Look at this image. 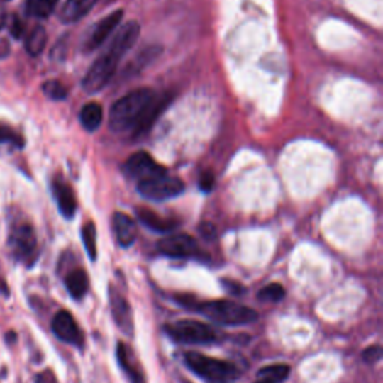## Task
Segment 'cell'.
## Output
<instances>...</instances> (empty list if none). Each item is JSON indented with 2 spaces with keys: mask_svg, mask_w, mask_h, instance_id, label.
Returning a JSON list of instances; mask_svg holds the SVG:
<instances>
[{
  "mask_svg": "<svg viewBox=\"0 0 383 383\" xmlns=\"http://www.w3.org/2000/svg\"><path fill=\"white\" fill-rule=\"evenodd\" d=\"M140 33L141 27L136 21H129L120 27L108 50L90 66V70L83 78V89L87 93H98L109 83V79L117 71L120 60L126 56L129 50H132L140 38Z\"/></svg>",
  "mask_w": 383,
  "mask_h": 383,
  "instance_id": "obj_1",
  "label": "cell"
},
{
  "mask_svg": "<svg viewBox=\"0 0 383 383\" xmlns=\"http://www.w3.org/2000/svg\"><path fill=\"white\" fill-rule=\"evenodd\" d=\"M174 298L182 307L201 313L205 318L218 325L228 326L249 325L256 322L259 318L253 309L235 303V301L231 299L198 301L195 296L184 294H177Z\"/></svg>",
  "mask_w": 383,
  "mask_h": 383,
  "instance_id": "obj_2",
  "label": "cell"
},
{
  "mask_svg": "<svg viewBox=\"0 0 383 383\" xmlns=\"http://www.w3.org/2000/svg\"><path fill=\"white\" fill-rule=\"evenodd\" d=\"M155 96L150 89H138L123 96L109 111V129L117 133L133 131Z\"/></svg>",
  "mask_w": 383,
  "mask_h": 383,
  "instance_id": "obj_3",
  "label": "cell"
},
{
  "mask_svg": "<svg viewBox=\"0 0 383 383\" xmlns=\"http://www.w3.org/2000/svg\"><path fill=\"white\" fill-rule=\"evenodd\" d=\"M184 362L195 374L213 383L229 382L240 376V370L232 362L216 360L199 352L184 353Z\"/></svg>",
  "mask_w": 383,
  "mask_h": 383,
  "instance_id": "obj_4",
  "label": "cell"
},
{
  "mask_svg": "<svg viewBox=\"0 0 383 383\" xmlns=\"http://www.w3.org/2000/svg\"><path fill=\"white\" fill-rule=\"evenodd\" d=\"M8 245L11 256L17 262L32 267L38 259V238L30 223L20 222L9 231Z\"/></svg>",
  "mask_w": 383,
  "mask_h": 383,
  "instance_id": "obj_5",
  "label": "cell"
},
{
  "mask_svg": "<svg viewBox=\"0 0 383 383\" xmlns=\"http://www.w3.org/2000/svg\"><path fill=\"white\" fill-rule=\"evenodd\" d=\"M165 333L170 338L182 345H210L218 340V334L213 326L190 319L167 325Z\"/></svg>",
  "mask_w": 383,
  "mask_h": 383,
  "instance_id": "obj_6",
  "label": "cell"
},
{
  "mask_svg": "<svg viewBox=\"0 0 383 383\" xmlns=\"http://www.w3.org/2000/svg\"><path fill=\"white\" fill-rule=\"evenodd\" d=\"M138 192L150 201H167L182 195L184 192V183L180 179H175V177L162 174L138 182Z\"/></svg>",
  "mask_w": 383,
  "mask_h": 383,
  "instance_id": "obj_7",
  "label": "cell"
},
{
  "mask_svg": "<svg viewBox=\"0 0 383 383\" xmlns=\"http://www.w3.org/2000/svg\"><path fill=\"white\" fill-rule=\"evenodd\" d=\"M157 250L162 255L175 259L198 257L202 255L196 240L187 234H174L162 238L157 243Z\"/></svg>",
  "mask_w": 383,
  "mask_h": 383,
  "instance_id": "obj_8",
  "label": "cell"
},
{
  "mask_svg": "<svg viewBox=\"0 0 383 383\" xmlns=\"http://www.w3.org/2000/svg\"><path fill=\"white\" fill-rule=\"evenodd\" d=\"M51 330L59 340L65 341L67 345H72L77 348H83L84 345V335L81 333L77 321L72 314L66 310L59 311L56 316L52 318Z\"/></svg>",
  "mask_w": 383,
  "mask_h": 383,
  "instance_id": "obj_9",
  "label": "cell"
},
{
  "mask_svg": "<svg viewBox=\"0 0 383 383\" xmlns=\"http://www.w3.org/2000/svg\"><path fill=\"white\" fill-rule=\"evenodd\" d=\"M123 170H125V172L131 177V179H136L138 182L152 179V177H157L162 174H167L165 168L160 167L152 156L144 152L132 155L126 160Z\"/></svg>",
  "mask_w": 383,
  "mask_h": 383,
  "instance_id": "obj_10",
  "label": "cell"
},
{
  "mask_svg": "<svg viewBox=\"0 0 383 383\" xmlns=\"http://www.w3.org/2000/svg\"><path fill=\"white\" fill-rule=\"evenodd\" d=\"M121 18H123V11L118 9L109 13V16L104 17L99 23H96L84 40V50L93 51L98 47H101L106 40V38L116 30V27L120 24Z\"/></svg>",
  "mask_w": 383,
  "mask_h": 383,
  "instance_id": "obj_11",
  "label": "cell"
},
{
  "mask_svg": "<svg viewBox=\"0 0 383 383\" xmlns=\"http://www.w3.org/2000/svg\"><path fill=\"white\" fill-rule=\"evenodd\" d=\"M109 304H111V313L117 326L125 334H132L133 325L129 303L125 296L114 289V286L109 287Z\"/></svg>",
  "mask_w": 383,
  "mask_h": 383,
  "instance_id": "obj_12",
  "label": "cell"
},
{
  "mask_svg": "<svg viewBox=\"0 0 383 383\" xmlns=\"http://www.w3.org/2000/svg\"><path fill=\"white\" fill-rule=\"evenodd\" d=\"M113 229L116 234L117 243L121 248H131L136 240V223L132 221V217L125 213H116L113 217Z\"/></svg>",
  "mask_w": 383,
  "mask_h": 383,
  "instance_id": "obj_13",
  "label": "cell"
},
{
  "mask_svg": "<svg viewBox=\"0 0 383 383\" xmlns=\"http://www.w3.org/2000/svg\"><path fill=\"white\" fill-rule=\"evenodd\" d=\"M171 96L170 94H156L155 99L150 102V105L147 106L145 113L143 114L141 120L136 128L133 129L135 135H143L150 128L153 126V123L159 118V116L163 113V109H165L170 105Z\"/></svg>",
  "mask_w": 383,
  "mask_h": 383,
  "instance_id": "obj_14",
  "label": "cell"
},
{
  "mask_svg": "<svg viewBox=\"0 0 383 383\" xmlns=\"http://www.w3.org/2000/svg\"><path fill=\"white\" fill-rule=\"evenodd\" d=\"M52 194L56 198L59 211L65 218H72L77 213V199L72 189L63 180H56L52 183Z\"/></svg>",
  "mask_w": 383,
  "mask_h": 383,
  "instance_id": "obj_15",
  "label": "cell"
},
{
  "mask_svg": "<svg viewBox=\"0 0 383 383\" xmlns=\"http://www.w3.org/2000/svg\"><path fill=\"white\" fill-rule=\"evenodd\" d=\"M117 362L131 383H147L141 368L136 364L128 346L123 343V341H118L117 343Z\"/></svg>",
  "mask_w": 383,
  "mask_h": 383,
  "instance_id": "obj_16",
  "label": "cell"
},
{
  "mask_svg": "<svg viewBox=\"0 0 383 383\" xmlns=\"http://www.w3.org/2000/svg\"><path fill=\"white\" fill-rule=\"evenodd\" d=\"M98 0H66L60 9V20L65 24H72L84 18Z\"/></svg>",
  "mask_w": 383,
  "mask_h": 383,
  "instance_id": "obj_17",
  "label": "cell"
},
{
  "mask_svg": "<svg viewBox=\"0 0 383 383\" xmlns=\"http://www.w3.org/2000/svg\"><path fill=\"white\" fill-rule=\"evenodd\" d=\"M136 216H138L143 225H145L148 229H152L155 232H163V234H167V232H171L179 226V222L177 221L162 217L148 209H138L136 210Z\"/></svg>",
  "mask_w": 383,
  "mask_h": 383,
  "instance_id": "obj_18",
  "label": "cell"
},
{
  "mask_svg": "<svg viewBox=\"0 0 383 383\" xmlns=\"http://www.w3.org/2000/svg\"><path fill=\"white\" fill-rule=\"evenodd\" d=\"M65 286L74 299L84 298L90 287V280H89L87 272L81 268L67 272V276L65 277Z\"/></svg>",
  "mask_w": 383,
  "mask_h": 383,
  "instance_id": "obj_19",
  "label": "cell"
},
{
  "mask_svg": "<svg viewBox=\"0 0 383 383\" xmlns=\"http://www.w3.org/2000/svg\"><path fill=\"white\" fill-rule=\"evenodd\" d=\"M104 120V109L99 104L90 102L81 108L79 113V121L83 128L89 132H94L101 126V123Z\"/></svg>",
  "mask_w": 383,
  "mask_h": 383,
  "instance_id": "obj_20",
  "label": "cell"
},
{
  "mask_svg": "<svg viewBox=\"0 0 383 383\" xmlns=\"http://www.w3.org/2000/svg\"><path fill=\"white\" fill-rule=\"evenodd\" d=\"M291 374V367L286 364H274L261 368L257 372V382L265 383H280Z\"/></svg>",
  "mask_w": 383,
  "mask_h": 383,
  "instance_id": "obj_21",
  "label": "cell"
},
{
  "mask_svg": "<svg viewBox=\"0 0 383 383\" xmlns=\"http://www.w3.org/2000/svg\"><path fill=\"white\" fill-rule=\"evenodd\" d=\"M47 39H48L47 30L43 26H36L26 39V51L29 52L32 57H38L39 54L44 51L47 45Z\"/></svg>",
  "mask_w": 383,
  "mask_h": 383,
  "instance_id": "obj_22",
  "label": "cell"
},
{
  "mask_svg": "<svg viewBox=\"0 0 383 383\" xmlns=\"http://www.w3.org/2000/svg\"><path fill=\"white\" fill-rule=\"evenodd\" d=\"M59 0H26L27 16L35 18H48L56 9Z\"/></svg>",
  "mask_w": 383,
  "mask_h": 383,
  "instance_id": "obj_23",
  "label": "cell"
},
{
  "mask_svg": "<svg viewBox=\"0 0 383 383\" xmlns=\"http://www.w3.org/2000/svg\"><path fill=\"white\" fill-rule=\"evenodd\" d=\"M81 237H83V244L90 261H96V257H98V248H96V228L91 222L86 223L83 229H81Z\"/></svg>",
  "mask_w": 383,
  "mask_h": 383,
  "instance_id": "obj_24",
  "label": "cell"
},
{
  "mask_svg": "<svg viewBox=\"0 0 383 383\" xmlns=\"http://www.w3.org/2000/svg\"><path fill=\"white\" fill-rule=\"evenodd\" d=\"M286 295L284 287L280 283H270L262 287L257 294V298L261 301H271V303H279Z\"/></svg>",
  "mask_w": 383,
  "mask_h": 383,
  "instance_id": "obj_25",
  "label": "cell"
},
{
  "mask_svg": "<svg viewBox=\"0 0 383 383\" xmlns=\"http://www.w3.org/2000/svg\"><path fill=\"white\" fill-rule=\"evenodd\" d=\"M43 91L47 98L52 101H63L67 96V90L60 81H47L43 86Z\"/></svg>",
  "mask_w": 383,
  "mask_h": 383,
  "instance_id": "obj_26",
  "label": "cell"
},
{
  "mask_svg": "<svg viewBox=\"0 0 383 383\" xmlns=\"http://www.w3.org/2000/svg\"><path fill=\"white\" fill-rule=\"evenodd\" d=\"M0 144H11L16 147H21L23 140L21 136L17 132H13L11 128L0 125Z\"/></svg>",
  "mask_w": 383,
  "mask_h": 383,
  "instance_id": "obj_27",
  "label": "cell"
},
{
  "mask_svg": "<svg viewBox=\"0 0 383 383\" xmlns=\"http://www.w3.org/2000/svg\"><path fill=\"white\" fill-rule=\"evenodd\" d=\"M362 360L364 362L367 364H376L382 360V348L380 346H370V348H367L364 352H362Z\"/></svg>",
  "mask_w": 383,
  "mask_h": 383,
  "instance_id": "obj_28",
  "label": "cell"
},
{
  "mask_svg": "<svg viewBox=\"0 0 383 383\" xmlns=\"http://www.w3.org/2000/svg\"><path fill=\"white\" fill-rule=\"evenodd\" d=\"M9 30H11V35L18 39L23 36V32H24V24L23 21L17 17V16H13L12 20H11V26H9Z\"/></svg>",
  "mask_w": 383,
  "mask_h": 383,
  "instance_id": "obj_29",
  "label": "cell"
},
{
  "mask_svg": "<svg viewBox=\"0 0 383 383\" xmlns=\"http://www.w3.org/2000/svg\"><path fill=\"white\" fill-rule=\"evenodd\" d=\"M222 284H223V287H225V291H228L229 294H232V295H241V294H244V287H243V284H240L238 282H234V280H226V279H223L222 280Z\"/></svg>",
  "mask_w": 383,
  "mask_h": 383,
  "instance_id": "obj_30",
  "label": "cell"
},
{
  "mask_svg": "<svg viewBox=\"0 0 383 383\" xmlns=\"http://www.w3.org/2000/svg\"><path fill=\"white\" fill-rule=\"evenodd\" d=\"M214 183H216V179H214V175L211 172H204L201 175V180H199L201 190L211 192L213 187H214Z\"/></svg>",
  "mask_w": 383,
  "mask_h": 383,
  "instance_id": "obj_31",
  "label": "cell"
},
{
  "mask_svg": "<svg viewBox=\"0 0 383 383\" xmlns=\"http://www.w3.org/2000/svg\"><path fill=\"white\" fill-rule=\"evenodd\" d=\"M199 232H201V235L204 238H207V240H213L216 237V228L211 223H209V222L201 223Z\"/></svg>",
  "mask_w": 383,
  "mask_h": 383,
  "instance_id": "obj_32",
  "label": "cell"
},
{
  "mask_svg": "<svg viewBox=\"0 0 383 383\" xmlns=\"http://www.w3.org/2000/svg\"><path fill=\"white\" fill-rule=\"evenodd\" d=\"M35 383H57V379L51 370H45L35 377Z\"/></svg>",
  "mask_w": 383,
  "mask_h": 383,
  "instance_id": "obj_33",
  "label": "cell"
},
{
  "mask_svg": "<svg viewBox=\"0 0 383 383\" xmlns=\"http://www.w3.org/2000/svg\"><path fill=\"white\" fill-rule=\"evenodd\" d=\"M8 52H9V43L6 39H0V59L6 57Z\"/></svg>",
  "mask_w": 383,
  "mask_h": 383,
  "instance_id": "obj_34",
  "label": "cell"
},
{
  "mask_svg": "<svg viewBox=\"0 0 383 383\" xmlns=\"http://www.w3.org/2000/svg\"><path fill=\"white\" fill-rule=\"evenodd\" d=\"M6 23H8V12L4 6H0V30L4 29Z\"/></svg>",
  "mask_w": 383,
  "mask_h": 383,
  "instance_id": "obj_35",
  "label": "cell"
},
{
  "mask_svg": "<svg viewBox=\"0 0 383 383\" xmlns=\"http://www.w3.org/2000/svg\"><path fill=\"white\" fill-rule=\"evenodd\" d=\"M257 383H265V382H257Z\"/></svg>",
  "mask_w": 383,
  "mask_h": 383,
  "instance_id": "obj_36",
  "label": "cell"
}]
</instances>
